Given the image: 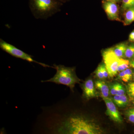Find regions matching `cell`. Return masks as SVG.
<instances>
[{
  "label": "cell",
  "instance_id": "8992f818",
  "mask_svg": "<svg viewBox=\"0 0 134 134\" xmlns=\"http://www.w3.org/2000/svg\"><path fill=\"white\" fill-rule=\"evenodd\" d=\"M106 105V114L110 117L113 121L117 123L121 124L123 119L120 114L117 110L116 105L113 102L111 99L109 98H103Z\"/></svg>",
  "mask_w": 134,
  "mask_h": 134
},
{
  "label": "cell",
  "instance_id": "9c48e42d",
  "mask_svg": "<svg viewBox=\"0 0 134 134\" xmlns=\"http://www.w3.org/2000/svg\"><path fill=\"white\" fill-rule=\"evenodd\" d=\"M95 86L96 89L98 90L101 97L108 98L110 93V88L107 83L102 80H97L95 82Z\"/></svg>",
  "mask_w": 134,
  "mask_h": 134
},
{
  "label": "cell",
  "instance_id": "484cf974",
  "mask_svg": "<svg viewBox=\"0 0 134 134\" xmlns=\"http://www.w3.org/2000/svg\"><path fill=\"white\" fill-rule=\"evenodd\" d=\"M133 77H134V72L133 73Z\"/></svg>",
  "mask_w": 134,
  "mask_h": 134
},
{
  "label": "cell",
  "instance_id": "603a6c76",
  "mask_svg": "<svg viewBox=\"0 0 134 134\" xmlns=\"http://www.w3.org/2000/svg\"><path fill=\"white\" fill-rule=\"evenodd\" d=\"M105 1H107L117 3L119 2L121 0H105Z\"/></svg>",
  "mask_w": 134,
  "mask_h": 134
},
{
  "label": "cell",
  "instance_id": "30bf717a",
  "mask_svg": "<svg viewBox=\"0 0 134 134\" xmlns=\"http://www.w3.org/2000/svg\"><path fill=\"white\" fill-rule=\"evenodd\" d=\"M110 93L113 96L123 95L126 93V89L121 84L115 82L109 85Z\"/></svg>",
  "mask_w": 134,
  "mask_h": 134
},
{
  "label": "cell",
  "instance_id": "277c9868",
  "mask_svg": "<svg viewBox=\"0 0 134 134\" xmlns=\"http://www.w3.org/2000/svg\"><path fill=\"white\" fill-rule=\"evenodd\" d=\"M0 48L4 52L15 58L22 59L29 62L36 63L45 68L48 67L54 69V66H51L44 63L37 62L34 59L33 57L31 55L26 53L14 46L6 42L1 38L0 39Z\"/></svg>",
  "mask_w": 134,
  "mask_h": 134
},
{
  "label": "cell",
  "instance_id": "4316f807",
  "mask_svg": "<svg viewBox=\"0 0 134 134\" xmlns=\"http://www.w3.org/2000/svg\"></svg>",
  "mask_w": 134,
  "mask_h": 134
},
{
  "label": "cell",
  "instance_id": "7402d4cb",
  "mask_svg": "<svg viewBox=\"0 0 134 134\" xmlns=\"http://www.w3.org/2000/svg\"><path fill=\"white\" fill-rule=\"evenodd\" d=\"M130 66L134 68V60H132L130 62Z\"/></svg>",
  "mask_w": 134,
  "mask_h": 134
},
{
  "label": "cell",
  "instance_id": "4fadbf2b",
  "mask_svg": "<svg viewBox=\"0 0 134 134\" xmlns=\"http://www.w3.org/2000/svg\"><path fill=\"white\" fill-rule=\"evenodd\" d=\"M133 73L132 70L127 68L125 70L120 72L118 75V78L125 82L131 81L133 76Z\"/></svg>",
  "mask_w": 134,
  "mask_h": 134
},
{
  "label": "cell",
  "instance_id": "7c38bea8",
  "mask_svg": "<svg viewBox=\"0 0 134 134\" xmlns=\"http://www.w3.org/2000/svg\"><path fill=\"white\" fill-rule=\"evenodd\" d=\"M127 46L126 43H123L118 44L111 48L115 55L121 58H125V52Z\"/></svg>",
  "mask_w": 134,
  "mask_h": 134
},
{
  "label": "cell",
  "instance_id": "3957f363",
  "mask_svg": "<svg viewBox=\"0 0 134 134\" xmlns=\"http://www.w3.org/2000/svg\"><path fill=\"white\" fill-rule=\"evenodd\" d=\"M56 70V74L52 78L42 82H52L57 84H62L69 87L73 91L75 85L79 83L80 80L76 75L74 68L66 67L63 65L54 64Z\"/></svg>",
  "mask_w": 134,
  "mask_h": 134
},
{
  "label": "cell",
  "instance_id": "9a60e30c",
  "mask_svg": "<svg viewBox=\"0 0 134 134\" xmlns=\"http://www.w3.org/2000/svg\"><path fill=\"white\" fill-rule=\"evenodd\" d=\"M130 66V62L128 60L121 58L120 62L118 68L117 72H120L128 68Z\"/></svg>",
  "mask_w": 134,
  "mask_h": 134
},
{
  "label": "cell",
  "instance_id": "ffe728a7",
  "mask_svg": "<svg viewBox=\"0 0 134 134\" xmlns=\"http://www.w3.org/2000/svg\"><path fill=\"white\" fill-rule=\"evenodd\" d=\"M126 91L129 97L132 100L134 99V86L127 85Z\"/></svg>",
  "mask_w": 134,
  "mask_h": 134
},
{
  "label": "cell",
  "instance_id": "ac0fdd59",
  "mask_svg": "<svg viewBox=\"0 0 134 134\" xmlns=\"http://www.w3.org/2000/svg\"><path fill=\"white\" fill-rule=\"evenodd\" d=\"M125 116L129 121L134 124V108H130L126 111Z\"/></svg>",
  "mask_w": 134,
  "mask_h": 134
},
{
  "label": "cell",
  "instance_id": "ba28073f",
  "mask_svg": "<svg viewBox=\"0 0 134 134\" xmlns=\"http://www.w3.org/2000/svg\"><path fill=\"white\" fill-rule=\"evenodd\" d=\"M103 7L109 19L120 21L119 18V7L116 3L106 1L103 2Z\"/></svg>",
  "mask_w": 134,
  "mask_h": 134
},
{
  "label": "cell",
  "instance_id": "d4e9b609",
  "mask_svg": "<svg viewBox=\"0 0 134 134\" xmlns=\"http://www.w3.org/2000/svg\"><path fill=\"white\" fill-rule=\"evenodd\" d=\"M133 104L134 105V99L133 100Z\"/></svg>",
  "mask_w": 134,
  "mask_h": 134
},
{
  "label": "cell",
  "instance_id": "cb8c5ba5",
  "mask_svg": "<svg viewBox=\"0 0 134 134\" xmlns=\"http://www.w3.org/2000/svg\"><path fill=\"white\" fill-rule=\"evenodd\" d=\"M58 1H59L62 3H63L65 2L66 1L68 0H58Z\"/></svg>",
  "mask_w": 134,
  "mask_h": 134
},
{
  "label": "cell",
  "instance_id": "e0dca14e",
  "mask_svg": "<svg viewBox=\"0 0 134 134\" xmlns=\"http://www.w3.org/2000/svg\"><path fill=\"white\" fill-rule=\"evenodd\" d=\"M132 8H134V0H122V10L126 11Z\"/></svg>",
  "mask_w": 134,
  "mask_h": 134
},
{
  "label": "cell",
  "instance_id": "d6986e66",
  "mask_svg": "<svg viewBox=\"0 0 134 134\" xmlns=\"http://www.w3.org/2000/svg\"><path fill=\"white\" fill-rule=\"evenodd\" d=\"M95 74L96 75V76L99 79H100V80H103V79H104L103 70H102V64H100L99 65L95 71Z\"/></svg>",
  "mask_w": 134,
  "mask_h": 134
},
{
  "label": "cell",
  "instance_id": "2e32d148",
  "mask_svg": "<svg viewBox=\"0 0 134 134\" xmlns=\"http://www.w3.org/2000/svg\"><path fill=\"white\" fill-rule=\"evenodd\" d=\"M125 58L131 59H134V44L128 46L125 52Z\"/></svg>",
  "mask_w": 134,
  "mask_h": 134
},
{
  "label": "cell",
  "instance_id": "44dd1931",
  "mask_svg": "<svg viewBox=\"0 0 134 134\" xmlns=\"http://www.w3.org/2000/svg\"><path fill=\"white\" fill-rule=\"evenodd\" d=\"M129 40L130 42H134V30L130 34Z\"/></svg>",
  "mask_w": 134,
  "mask_h": 134
},
{
  "label": "cell",
  "instance_id": "7a4b0ae2",
  "mask_svg": "<svg viewBox=\"0 0 134 134\" xmlns=\"http://www.w3.org/2000/svg\"><path fill=\"white\" fill-rule=\"evenodd\" d=\"M62 3L58 0H29L32 14L37 19H47L60 12Z\"/></svg>",
  "mask_w": 134,
  "mask_h": 134
},
{
  "label": "cell",
  "instance_id": "5bb4252c",
  "mask_svg": "<svg viewBox=\"0 0 134 134\" xmlns=\"http://www.w3.org/2000/svg\"><path fill=\"white\" fill-rule=\"evenodd\" d=\"M134 21V8L129 9L126 10L125 14L124 24L127 25Z\"/></svg>",
  "mask_w": 134,
  "mask_h": 134
},
{
  "label": "cell",
  "instance_id": "6da1fadb",
  "mask_svg": "<svg viewBox=\"0 0 134 134\" xmlns=\"http://www.w3.org/2000/svg\"><path fill=\"white\" fill-rule=\"evenodd\" d=\"M58 132L68 134H101L104 130L95 120L81 115H72L62 123Z\"/></svg>",
  "mask_w": 134,
  "mask_h": 134
},
{
  "label": "cell",
  "instance_id": "5b68a950",
  "mask_svg": "<svg viewBox=\"0 0 134 134\" xmlns=\"http://www.w3.org/2000/svg\"><path fill=\"white\" fill-rule=\"evenodd\" d=\"M102 55L109 77L115 76L118 73L117 68L119 65L121 58L115 55L112 48H108L103 51Z\"/></svg>",
  "mask_w": 134,
  "mask_h": 134
},
{
  "label": "cell",
  "instance_id": "8fae6325",
  "mask_svg": "<svg viewBox=\"0 0 134 134\" xmlns=\"http://www.w3.org/2000/svg\"><path fill=\"white\" fill-rule=\"evenodd\" d=\"M114 104L120 108L126 107L129 104V99L126 94L123 95H114L111 98Z\"/></svg>",
  "mask_w": 134,
  "mask_h": 134
},
{
  "label": "cell",
  "instance_id": "52a82bcc",
  "mask_svg": "<svg viewBox=\"0 0 134 134\" xmlns=\"http://www.w3.org/2000/svg\"><path fill=\"white\" fill-rule=\"evenodd\" d=\"M81 87L83 90V97L85 99L88 100L98 97V93L96 90L95 84L92 79H87L82 85Z\"/></svg>",
  "mask_w": 134,
  "mask_h": 134
}]
</instances>
